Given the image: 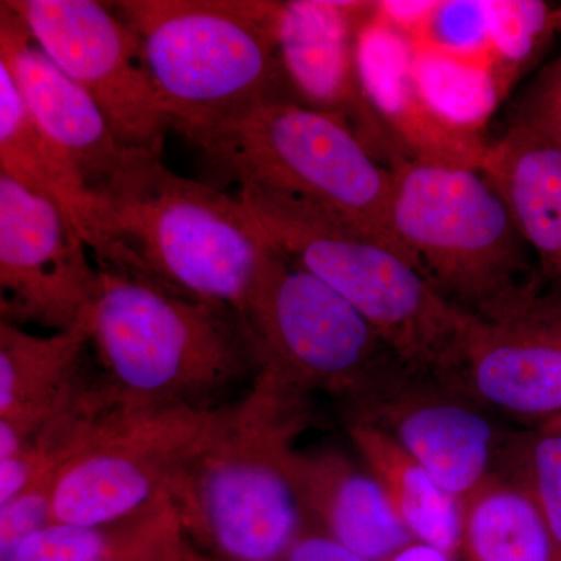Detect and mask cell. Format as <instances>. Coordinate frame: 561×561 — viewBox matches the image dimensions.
Instances as JSON below:
<instances>
[{"label":"cell","instance_id":"5","mask_svg":"<svg viewBox=\"0 0 561 561\" xmlns=\"http://www.w3.org/2000/svg\"><path fill=\"white\" fill-rule=\"evenodd\" d=\"M280 2L121 0L173 130L184 138L236 114L297 101L280 60Z\"/></svg>","mask_w":561,"mask_h":561},{"label":"cell","instance_id":"22","mask_svg":"<svg viewBox=\"0 0 561 561\" xmlns=\"http://www.w3.org/2000/svg\"><path fill=\"white\" fill-rule=\"evenodd\" d=\"M460 553L467 561H561L538 505L500 472L461 500Z\"/></svg>","mask_w":561,"mask_h":561},{"label":"cell","instance_id":"30","mask_svg":"<svg viewBox=\"0 0 561 561\" xmlns=\"http://www.w3.org/2000/svg\"><path fill=\"white\" fill-rule=\"evenodd\" d=\"M389 561H456V559L440 551V549L434 548V546L413 541L401 549L397 556L391 557Z\"/></svg>","mask_w":561,"mask_h":561},{"label":"cell","instance_id":"21","mask_svg":"<svg viewBox=\"0 0 561 561\" xmlns=\"http://www.w3.org/2000/svg\"><path fill=\"white\" fill-rule=\"evenodd\" d=\"M346 432L362 463L381 483L413 540L457 559L461 548V501L443 490L386 431L367 421H348Z\"/></svg>","mask_w":561,"mask_h":561},{"label":"cell","instance_id":"15","mask_svg":"<svg viewBox=\"0 0 561 561\" xmlns=\"http://www.w3.org/2000/svg\"><path fill=\"white\" fill-rule=\"evenodd\" d=\"M357 57L365 90L409 160L481 171L490 142L478 125L449 116L424 88L411 41L378 14L362 28Z\"/></svg>","mask_w":561,"mask_h":561},{"label":"cell","instance_id":"7","mask_svg":"<svg viewBox=\"0 0 561 561\" xmlns=\"http://www.w3.org/2000/svg\"><path fill=\"white\" fill-rule=\"evenodd\" d=\"M393 172L394 234L446 301L501 321L541 300L531 250L481 171L409 160Z\"/></svg>","mask_w":561,"mask_h":561},{"label":"cell","instance_id":"23","mask_svg":"<svg viewBox=\"0 0 561 561\" xmlns=\"http://www.w3.org/2000/svg\"><path fill=\"white\" fill-rule=\"evenodd\" d=\"M175 519L169 500L124 522L84 526L54 522L32 535L13 561H102L127 551Z\"/></svg>","mask_w":561,"mask_h":561},{"label":"cell","instance_id":"6","mask_svg":"<svg viewBox=\"0 0 561 561\" xmlns=\"http://www.w3.org/2000/svg\"><path fill=\"white\" fill-rule=\"evenodd\" d=\"M187 140L214 172L239 190L251 187L301 203L412 260L391 225L394 172L341 117L300 102H267Z\"/></svg>","mask_w":561,"mask_h":561},{"label":"cell","instance_id":"32","mask_svg":"<svg viewBox=\"0 0 561 561\" xmlns=\"http://www.w3.org/2000/svg\"><path fill=\"white\" fill-rule=\"evenodd\" d=\"M551 24L553 33L561 35V7L552 10Z\"/></svg>","mask_w":561,"mask_h":561},{"label":"cell","instance_id":"4","mask_svg":"<svg viewBox=\"0 0 561 561\" xmlns=\"http://www.w3.org/2000/svg\"><path fill=\"white\" fill-rule=\"evenodd\" d=\"M236 195L273 249L345 298L409 370L456 391L471 316L446 301L411 257L280 195L251 187Z\"/></svg>","mask_w":561,"mask_h":561},{"label":"cell","instance_id":"11","mask_svg":"<svg viewBox=\"0 0 561 561\" xmlns=\"http://www.w3.org/2000/svg\"><path fill=\"white\" fill-rule=\"evenodd\" d=\"M88 250L55 203L0 173V321L73 327L98 290Z\"/></svg>","mask_w":561,"mask_h":561},{"label":"cell","instance_id":"18","mask_svg":"<svg viewBox=\"0 0 561 561\" xmlns=\"http://www.w3.org/2000/svg\"><path fill=\"white\" fill-rule=\"evenodd\" d=\"M291 474L309 526L364 559L389 561L415 541L378 479L342 449H295Z\"/></svg>","mask_w":561,"mask_h":561},{"label":"cell","instance_id":"9","mask_svg":"<svg viewBox=\"0 0 561 561\" xmlns=\"http://www.w3.org/2000/svg\"><path fill=\"white\" fill-rule=\"evenodd\" d=\"M228 409L140 408L114 398L55 476V522H124L168 501L176 472Z\"/></svg>","mask_w":561,"mask_h":561},{"label":"cell","instance_id":"31","mask_svg":"<svg viewBox=\"0 0 561 561\" xmlns=\"http://www.w3.org/2000/svg\"><path fill=\"white\" fill-rule=\"evenodd\" d=\"M537 430L549 432V434L560 435L561 437V413L551 416V419L542 421L538 424Z\"/></svg>","mask_w":561,"mask_h":561},{"label":"cell","instance_id":"27","mask_svg":"<svg viewBox=\"0 0 561 561\" xmlns=\"http://www.w3.org/2000/svg\"><path fill=\"white\" fill-rule=\"evenodd\" d=\"M511 125L535 133L561 149V55L527 84L513 108Z\"/></svg>","mask_w":561,"mask_h":561},{"label":"cell","instance_id":"8","mask_svg":"<svg viewBox=\"0 0 561 561\" xmlns=\"http://www.w3.org/2000/svg\"><path fill=\"white\" fill-rule=\"evenodd\" d=\"M241 319L257 373L306 400L328 394L345 420L405 367L345 298L275 249Z\"/></svg>","mask_w":561,"mask_h":561},{"label":"cell","instance_id":"12","mask_svg":"<svg viewBox=\"0 0 561 561\" xmlns=\"http://www.w3.org/2000/svg\"><path fill=\"white\" fill-rule=\"evenodd\" d=\"M378 2H280V60L297 101L341 117L371 153L394 171L408 154L365 90L357 57L362 28Z\"/></svg>","mask_w":561,"mask_h":561},{"label":"cell","instance_id":"16","mask_svg":"<svg viewBox=\"0 0 561 561\" xmlns=\"http://www.w3.org/2000/svg\"><path fill=\"white\" fill-rule=\"evenodd\" d=\"M0 61L16 81L32 119L76 165L92 194L116 172L127 147L101 106L51 61L5 5L0 7Z\"/></svg>","mask_w":561,"mask_h":561},{"label":"cell","instance_id":"25","mask_svg":"<svg viewBox=\"0 0 561 561\" xmlns=\"http://www.w3.org/2000/svg\"><path fill=\"white\" fill-rule=\"evenodd\" d=\"M490 51L518 68L552 31V10L542 2H485Z\"/></svg>","mask_w":561,"mask_h":561},{"label":"cell","instance_id":"17","mask_svg":"<svg viewBox=\"0 0 561 561\" xmlns=\"http://www.w3.org/2000/svg\"><path fill=\"white\" fill-rule=\"evenodd\" d=\"M90 348V309L47 335L0 321V459L27 445L79 390Z\"/></svg>","mask_w":561,"mask_h":561},{"label":"cell","instance_id":"2","mask_svg":"<svg viewBox=\"0 0 561 561\" xmlns=\"http://www.w3.org/2000/svg\"><path fill=\"white\" fill-rule=\"evenodd\" d=\"M309 400L257 375L169 485L191 561H284L308 529L291 474Z\"/></svg>","mask_w":561,"mask_h":561},{"label":"cell","instance_id":"1","mask_svg":"<svg viewBox=\"0 0 561 561\" xmlns=\"http://www.w3.org/2000/svg\"><path fill=\"white\" fill-rule=\"evenodd\" d=\"M95 265L242 317L273 247L238 195L127 149L95 191Z\"/></svg>","mask_w":561,"mask_h":561},{"label":"cell","instance_id":"26","mask_svg":"<svg viewBox=\"0 0 561 561\" xmlns=\"http://www.w3.org/2000/svg\"><path fill=\"white\" fill-rule=\"evenodd\" d=\"M55 476H44L13 500L0 504V561H13L32 535L55 522Z\"/></svg>","mask_w":561,"mask_h":561},{"label":"cell","instance_id":"14","mask_svg":"<svg viewBox=\"0 0 561 561\" xmlns=\"http://www.w3.org/2000/svg\"><path fill=\"white\" fill-rule=\"evenodd\" d=\"M456 391L535 426L561 413V302L545 295L508 320L471 317Z\"/></svg>","mask_w":561,"mask_h":561},{"label":"cell","instance_id":"3","mask_svg":"<svg viewBox=\"0 0 561 561\" xmlns=\"http://www.w3.org/2000/svg\"><path fill=\"white\" fill-rule=\"evenodd\" d=\"M90 320L99 371L125 404L216 411L260 371L238 312L128 273L99 268Z\"/></svg>","mask_w":561,"mask_h":561},{"label":"cell","instance_id":"28","mask_svg":"<svg viewBox=\"0 0 561 561\" xmlns=\"http://www.w3.org/2000/svg\"><path fill=\"white\" fill-rule=\"evenodd\" d=\"M102 561H191L181 538L176 518L168 527L138 542L127 551Z\"/></svg>","mask_w":561,"mask_h":561},{"label":"cell","instance_id":"19","mask_svg":"<svg viewBox=\"0 0 561 561\" xmlns=\"http://www.w3.org/2000/svg\"><path fill=\"white\" fill-rule=\"evenodd\" d=\"M481 172L507 206L542 275L561 280V149L508 125L490 142Z\"/></svg>","mask_w":561,"mask_h":561},{"label":"cell","instance_id":"20","mask_svg":"<svg viewBox=\"0 0 561 561\" xmlns=\"http://www.w3.org/2000/svg\"><path fill=\"white\" fill-rule=\"evenodd\" d=\"M0 173L58 206L92 251L95 203L76 165L32 119L16 81L0 61Z\"/></svg>","mask_w":561,"mask_h":561},{"label":"cell","instance_id":"10","mask_svg":"<svg viewBox=\"0 0 561 561\" xmlns=\"http://www.w3.org/2000/svg\"><path fill=\"white\" fill-rule=\"evenodd\" d=\"M41 49L101 106L127 149L161 153L168 114L144 62L138 36L113 3L3 0Z\"/></svg>","mask_w":561,"mask_h":561},{"label":"cell","instance_id":"24","mask_svg":"<svg viewBox=\"0 0 561 561\" xmlns=\"http://www.w3.org/2000/svg\"><path fill=\"white\" fill-rule=\"evenodd\" d=\"M497 472L526 489L538 505L561 559V437L535 427L513 434L502 448Z\"/></svg>","mask_w":561,"mask_h":561},{"label":"cell","instance_id":"13","mask_svg":"<svg viewBox=\"0 0 561 561\" xmlns=\"http://www.w3.org/2000/svg\"><path fill=\"white\" fill-rule=\"evenodd\" d=\"M348 421L386 431L460 501L496 474L507 440L476 402L405 367Z\"/></svg>","mask_w":561,"mask_h":561},{"label":"cell","instance_id":"29","mask_svg":"<svg viewBox=\"0 0 561 561\" xmlns=\"http://www.w3.org/2000/svg\"><path fill=\"white\" fill-rule=\"evenodd\" d=\"M284 561H370L351 551L330 535L309 526L291 546Z\"/></svg>","mask_w":561,"mask_h":561}]
</instances>
